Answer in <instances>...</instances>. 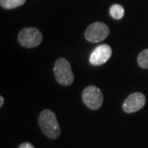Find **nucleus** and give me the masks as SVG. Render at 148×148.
<instances>
[{"instance_id": "nucleus-10", "label": "nucleus", "mask_w": 148, "mask_h": 148, "mask_svg": "<svg viewBox=\"0 0 148 148\" xmlns=\"http://www.w3.org/2000/svg\"><path fill=\"white\" fill-rule=\"evenodd\" d=\"M138 63L141 68L148 69V49L143 50L138 57Z\"/></svg>"}, {"instance_id": "nucleus-12", "label": "nucleus", "mask_w": 148, "mask_h": 148, "mask_svg": "<svg viewBox=\"0 0 148 148\" xmlns=\"http://www.w3.org/2000/svg\"><path fill=\"white\" fill-rule=\"evenodd\" d=\"M3 104H4V99L3 96H0V107H3Z\"/></svg>"}, {"instance_id": "nucleus-3", "label": "nucleus", "mask_w": 148, "mask_h": 148, "mask_svg": "<svg viewBox=\"0 0 148 148\" xmlns=\"http://www.w3.org/2000/svg\"><path fill=\"white\" fill-rule=\"evenodd\" d=\"M43 40V36L36 27L23 28L18 34V41L21 46L28 49L37 47Z\"/></svg>"}, {"instance_id": "nucleus-5", "label": "nucleus", "mask_w": 148, "mask_h": 148, "mask_svg": "<svg viewBox=\"0 0 148 148\" xmlns=\"http://www.w3.org/2000/svg\"><path fill=\"white\" fill-rule=\"evenodd\" d=\"M103 94L101 90L95 86L86 87L82 92V101L90 110H96L100 109L103 104Z\"/></svg>"}, {"instance_id": "nucleus-7", "label": "nucleus", "mask_w": 148, "mask_h": 148, "mask_svg": "<svg viewBox=\"0 0 148 148\" xmlns=\"http://www.w3.org/2000/svg\"><path fill=\"white\" fill-rule=\"evenodd\" d=\"M112 55V49L108 45H101L91 52L90 63L95 66L106 64Z\"/></svg>"}, {"instance_id": "nucleus-2", "label": "nucleus", "mask_w": 148, "mask_h": 148, "mask_svg": "<svg viewBox=\"0 0 148 148\" xmlns=\"http://www.w3.org/2000/svg\"><path fill=\"white\" fill-rule=\"evenodd\" d=\"M55 78L59 84L63 86H70L74 81V75L69 62L64 58H58L53 67Z\"/></svg>"}, {"instance_id": "nucleus-1", "label": "nucleus", "mask_w": 148, "mask_h": 148, "mask_svg": "<svg viewBox=\"0 0 148 148\" xmlns=\"http://www.w3.org/2000/svg\"><path fill=\"white\" fill-rule=\"evenodd\" d=\"M39 125L43 133L51 139H57L60 136V126L55 114L50 110H43L39 116Z\"/></svg>"}, {"instance_id": "nucleus-8", "label": "nucleus", "mask_w": 148, "mask_h": 148, "mask_svg": "<svg viewBox=\"0 0 148 148\" xmlns=\"http://www.w3.org/2000/svg\"><path fill=\"white\" fill-rule=\"evenodd\" d=\"M27 0H0V5L6 9H12L23 5Z\"/></svg>"}, {"instance_id": "nucleus-4", "label": "nucleus", "mask_w": 148, "mask_h": 148, "mask_svg": "<svg viewBox=\"0 0 148 148\" xmlns=\"http://www.w3.org/2000/svg\"><path fill=\"white\" fill-rule=\"evenodd\" d=\"M110 34V28L105 23L95 21L91 23L85 32V37L90 43H98L104 40Z\"/></svg>"}, {"instance_id": "nucleus-9", "label": "nucleus", "mask_w": 148, "mask_h": 148, "mask_svg": "<svg viewBox=\"0 0 148 148\" xmlns=\"http://www.w3.org/2000/svg\"><path fill=\"white\" fill-rule=\"evenodd\" d=\"M110 13L113 18L119 20L123 18V16L124 15V8L123 6L119 4H114L111 6L110 8Z\"/></svg>"}, {"instance_id": "nucleus-11", "label": "nucleus", "mask_w": 148, "mask_h": 148, "mask_svg": "<svg viewBox=\"0 0 148 148\" xmlns=\"http://www.w3.org/2000/svg\"><path fill=\"white\" fill-rule=\"evenodd\" d=\"M18 148H35V147L30 143H21Z\"/></svg>"}, {"instance_id": "nucleus-6", "label": "nucleus", "mask_w": 148, "mask_h": 148, "mask_svg": "<svg viewBox=\"0 0 148 148\" xmlns=\"http://www.w3.org/2000/svg\"><path fill=\"white\" fill-rule=\"evenodd\" d=\"M146 96L143 93L135 92L128 95L123 104V110L125 113L131 114L140 110L146 104Z\"/></svg>"}]
</instances>
